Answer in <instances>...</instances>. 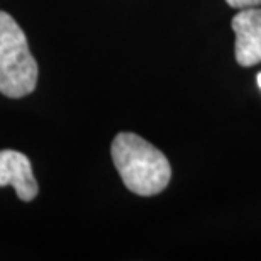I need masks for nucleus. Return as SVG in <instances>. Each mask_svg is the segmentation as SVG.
Masks as SVG:
<instances>
[{
    "instance_id": "nucleus-1",
    "label": "nucleus",
    "mask_w": 261,
    "mask_h": 261,
    "mask_svg": "<svg viewBox=\"0 0 261 261\" xmlns=\"http://www.w3.org/2000/svg\"><path fill=\"white\" fill-rule=\"evenodd\" d=\"M112 160L124 185L136 195L151 197L170 184L171 166L153 144L133 133H119L112 141Z\"/></svg>"
},
{
    "instance_id": "nucleus-2",
    "label": "nucleus",
    "mask_w": 261,
    "mask_h": 261,
    "mask_svg": "<svg viewBox=\"0 0 261 261\" xmlns=\"http://www.w3.org/2000/svg\"><path fill=\"white\" fill-rule=\"evenodd\" d=\"M39 68L28 38L12 15L0 10V93L20 98L34 92Z\"/></svg>"
},
{
    "instance_id": "nucleus-3",
    "label": "nucleus",
    "mask_w": 261,
    "mask_h": 261,
    "mask_svg": "<svg viewBox=\"0 0 261 261\" xmlns=\"http://www.w3.org/2000/svg\"><path fill=\"white\" fill-rule=\"evenodd\" d=\"M236 33V61L241 66L261 63V9H241L231 20Z\"/></svg>"
},
{
    "instance_id": "nucleus-4",
    "label": "nucleus",
    "mask_w": 261,
    "mask_h": 261,
    "mask_svg": "<svg viewBox=\"0 0 261 261\" xmlns=\"http://www.w3.org/2000/svg\"><path fill=\"white\" fill-rule=\"evenodd\" d=\"M7 185H12L24 202H31L39 192L29 158L14 149L0 151V187Z\"/></svg>"
},
{
    "instance_id": "nucleus-5",
    "label": "nucleus",
    "mask_w": 261,
    "mask_h": 261,
    "mask_svg": "<svg viewBox=\"0 0 261 261\" xmlns=\"http://www.w3.org/2000/svg\"><path fill=\"white\" fill-rule=\"evenodd\" d=\"M229 7L232 9H249V7H259L261 0H226Z\"/></svg>"
},
{
    "instance_id": "nucleus-6",
    "label": "nucleus",
    "mask_w": 261,
    "mask_h": 261,
    "mask_svg": "<svg viewBox=\"0 0 261 261\" xmlns=\"http://www.w3.org/2000/svg\"><path fill=\"white\" fill-rule=\"evenodd\" d=\"M258 85H259V88H261V73L258 75Z\"/></svg>"
}]
</instances>
